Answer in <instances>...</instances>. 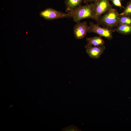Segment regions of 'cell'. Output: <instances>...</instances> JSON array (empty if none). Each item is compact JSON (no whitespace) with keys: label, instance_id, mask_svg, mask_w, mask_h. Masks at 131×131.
<instances>
[{"label":"cell","instance_id":"cell-3","mask_svg":"<svg viewBox=\"0 0 131 131\" xmlns=\"http://www.w3.org/2000/svg\"><path fill=\"white\" fill-rule=\"evenodd\" d=\"M39 14L41 17L47 20L70 18L72 17V16L71 12L65 13L51 8H48L41 11Z\"/></svg>","mask_w":131,"mask_h":131},{"label":"cell","instance_id":"cell-4","mask_svg":"<svg viewBox=\"0 0 131 131\" xmlns=\"http://www.w3.org/2000/svg\"><path fill=\"white\" fill-rule=\"evenodd\" d=\"M110 0H97L93 3L94 10V19L96 21L100 16L113 8Z\"/></svg>","mask_w":131,"mask_h":131},{"label":"cell","instance_id":"cell-5","mask_svg":"<svg viewBox=\"0 0 131 131\" xmlns=\"http://www.w3.org/2000/svg\"><path fill=\"white\" fill-rule=\"evenodd\" d=\"M89 24L88 33H96L99 36L105 37L109 40L112 39L113 32L112 30L101 27L98 24H94L93 22H90Z\"/></svg>","mask_w":131,"mask_h":131},{"label":"cell","instance_id":"cell-12","mask_svg":"<svg viewBox=\"0 0 131 131\" xmlns=\"http://www.w3.org/2000/svg\"><path fill=\"white\" fill-rule=\"evenodd\" d=\"M119 14L121 15L131 16V0L128 2L123 11Z\"/></svg>","mask_w":131,"mask_h":131},{"label":"cell","instance_id":"cell-6","mask_svg":"<svg viewBox=\"0 0 131 131\" xmlns=\"http://www.w3.org/2000/svg\"><path fill=\"white\" fill-rule=\"evenodd\" d=\"M89 28V26L86 21L77 23L74 25L73 29L75 38L78 40L83 39L88 32Z\"/></svg>","mask_w":131,"mask_h":131},{"label":"cell","instance_id":"cell-2","mask_svg":"<svg viewBox=\"0 0 131 131\" xmlns=\"http://www.w3.org/2000/svg\"><path fill=\"white\" fill-rule=\"evenodd\" d=\"M73 20L77 23L81 20L90 18L94 19V10L93 3L87 4L84 6H79L71 11Z\"/></svg>","mask_w":131,"mask_h":131},{"label":"cell","instance_id":"cell-14","mask_svg":"<svg viewBox=\"0 0 131 131\" xmlns=\"http://www.w3.org/2000/svg\"><path fill=\"white\" fill-rule=\"evenodd\" d=\"M67 128H66V129H64L63 130L69 131H79V129L77 127L74 126H69L67 127Z\"/></svg>","mask_w":131,"mask_h":131},{"label":"cell","instance_id":"cell-8","mask_svg":"<svg viewBox=\"0 0 131 131\" xmlns=\"http://www.w3.org/2000/svg\"><path fill=\"white\" fill-rule=\"evenodd\" d=\"M86 40L87 43L85 47L104 45L105 41L101 37L95 36L92 37H87Z\"/></svg>","mask_w":131,"mask_h":131},{"label":"cell","instance_id":"cell-13","mask_svg":"<svg viewBox=\"0 0 131 131\" xmlns=\"http://www.w3.org/2000/svg\"><path fill=\"white\" fill-rule=\"evenodd\" d=\"M112 2L113 4L115 6L119 7L121 8H124V7L123 6L121 3V1L118 0H110Z\"/></svg>","mask_w":131,"mask_h":131},{"label":"cell","instance_id":"cell-10","mask_svg":"<svg viewBox=\"0 0 131 131\" xmlns=\"http://www.w3.org/2000/svg\"><path fill=\"white\" fill-rule=\"evenodd\" d=\"M124 35L131 34V25L121 24L118 25L112 30Z\"/></svg>","mask_w":131,"mask_h":131},{"label":"cell","instance_id":"cell-15","mask_svg":"<svg viewBox=\"0 0 131 131\" xmlns=\"http://www.w3.org/2000/svg\"><path fill=\"white\" fill-rule=\"evenodd\" d=\"M97 0H84L83 1L84 3L86 4L88 3L89 2H94Z\"/></svg>","mask_w":131,"mask_h":131},{"label":"cell","instance_id":"cell-1","mask_svg":"<svg viewBox=\"0 0 131 131\" xmlns=\"http://www.w3.org/2000/svg\"><path fill=\"white\" fill-rule=\"evenodd\" d=\"M119 17L117 10L112 8L100 16L96 21L103 27L112 31L118 25Z\"/></svg>","mask_w":131,"mask_h":131},{"label":"cell","instance_id":"cell-7","mask_svg":"<svg viewBox=\"0 0 131 131\" xmlns=\"http://www.w3.org/2000/svg\"><path fill=\"white\" fill-rule=\"evenodd\" d=\"M87 53L91 58L97 59L102 54L106 49L104 45L85 47Z\"/></svg>","mask_w":131,"mask_h":131},{"label":"cell","instance_id":"cell-9","mask_svg":"<svg viewBox=\"0 0 131 131\" xmlns=\"http://www.w3.org/2000/svg\"><path fill=\"white\" fill-rule=\"evenodd\" d=\"M66 12L71 11L77 7L81 5L84 0H64Z\"/></svg>","mask_w":131,"mask_h":131},{"label":"cell","instance_id":"cell-11","mask_svg":"<svg viewBox=\"0 0 131 131\" xmlns=\"http://www.w3.org/2000/svg\"><path fill=\"white\" fill-rule=\"evenodd\" d=\"M121 24L131 25V16L121 15L119 14L118 25Z\"/></svg>","mask_w":131,"mask_h":131},{"label":"cell","instance_id":"cell-16","mask_svg":"<svg viewBox=\"0 0 131 131\" xmlns=\"http://www.w3.org/2000/svg\"><path fill=\"white\" fill-rule=\"evenodd\" d=\"M120 0V1H121V0Z\"/></svg>","mask_w":131,"mask_h":131}]
</instances>
